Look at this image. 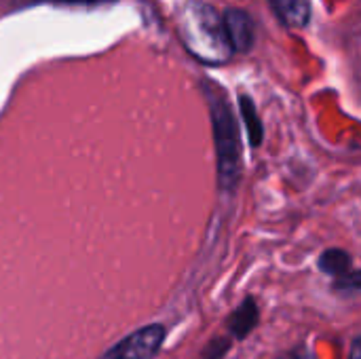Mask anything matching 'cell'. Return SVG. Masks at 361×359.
Wrapping results in <instances>:
<instances>
[{"label": "cell", "instance_id": "1", "mask_svg": "<svg viewBox=\"0 0 361 359\" xmlns=\"http://www.w3.org/2000/svg\"><path fill=\"white\" fill-rule=\"evenodd\" d=\"M205 93L209 97V112L214 121L216 150H218V178L220 186L226 190L235 188L241 176V142L233 110L228 99L218 89L216 83H205Z\"/></svg>", "mask_w": 361, "mask_h": 359}, {"label": "cell", "instance_id": "2", "mask_svg": "<svg viewBox=\"0 0 361 359\" xmlns=\"http://www.w3.org/2000/svg\"><path fill=\"white\" fill-rule=\"evenodd\" d=\"M182 32L188 49L203 61H224L233 51L222 19L203 2H190L184 8Z\"/></svg>", "mask_w": 361, "mask_h": 359}, {"label": "cell", "instance_id": "3", "mask_svg": "<svg viewBox=\"0 0 361 359\" xmlns=\"http://www.w3.org/2000/svg\"><path fill=\"white\" fill-rule=\"evenodd\" d=\"M163 341L165 328L161 324H150L116 343L102 359H154L163 347Z\"/></svg>", "mask_w": 361, "mask_h": 359}, {"label": "cell", "instance_id": "4", "mask_svg": "<svg viewBox=\"0 0 361 359\" xmlns=\"http://www.w3.org/2000/svg\"><path fill=\"white\" fill-rule=\"evenodd\" d=\"M224 32L228 38V44L237 53H247L254 47V21L252 17L241 8H228L222 17Z\"/></svg>", "mask_w": 361, "mask_h": 359}, {"label": "cell", "instance_id": "5", "mask_svg": "<svg viewBox=\"0 0 361 359\" xmlns=\"http://www.w3.org/2000/svg\"><path fill=\"white\" fill-rule=\"evenodd\" d=\"M258 320H260V313H258V307H256V300L254 298H245L243 305H239L233 315L228 317L226 322V328L231 332L233 339H247L250 332L258 326Z\"/></svg>", "mask_w": 361, "mask_h": 359}, {"label": "cell", "instance_id": "6", "mask_svg": "<svg viewBox=\"0 0 361 359\" xmlns=\"http://www.w3.org/2000/svg\"><path fill=\"white\" fill-rule=\"evenodd\" d=\"M271 6L288 28H305L311 19L309 0H271Z\"/></svg>", "mask_w": 361, "mask_h": 359}, {"label": "cell", "instance_id": "7", "mask_svg": "<svg viewBox=\"0 0 361 359\" xmlns=\"http://www.w3.org/2000/svg\"><path fill=\"white\" fill-rule=\"evenodd\" d=\"M319 269H322V273H326V275L341 277V275H345V273H349V271L353 269V260H351V256H349L345 250L334 248V250H326V252L322 254V258H319Z\"/></svg>", "mask_w": 361, "mask_h": 359}, {"label": "cell", "instance_id": "8", "mask_svg": "<svg viewBox=\"0 0 361 359\" xmlns=\"http://www.w3.org/2000/svg\"><path fill=\"white\" fill-rule=\"evenodd\" d=\"M239 104H241V114H243V121H245V127H247V135H250V144L252 146H258L262 142V123L258 118V112H256V106L252 102L250 95H239Z\"/></svg>", "mask_w": 361, "mask_h": 359}, {"label": "cell", "instance_id": "9", "mask_svg": "<svg viewBox=\"0 0 361 359\" xmlns=\"http://www.w3.org/2000/svg\"><path fill=\"white\" fill-rule=\"evenodd\" d=\"M361 288V275L360 271H355V269H351L349 273H345V275H341V277H336V281H334V290L336 292H345V294H357Z\"/></svg>", "mask_w": 361, "mask_h": 359}, {"label": "cell", "instance_id": "10", "mask_svg": "<svg viewBox=\"0 0 361 359\" xmlns=\"http://www.w3.org/2000/svg\"><path fill=\"white\" fill-rule=\"evenodd\" d=\"M231 336H216L214 341H209V345L203 349L201 359H222L228 351H231Z\"/></svg>", "mask_w": 361, "mask_h": 359}, {"label": "cell", "instance_id": "11", "mask_svg": "<svg viewBox=\"0 0 361 359\" xmlns=\"http://www.w3.org/2000/svg\"><path fill=\"white\" fill-rule=\"evenodd\" d=\"M277 359H317V358H315L313 349H309V347H294V349H290V351L281 353Z\"/></svg>", "mask_w": 361, "mask_h": 359}, {"label": "cell", "instance_id": "12", "mask_svg": "<svg viewBox=\"0 0 361 359\" xmlns=\"http://www.w3.org/2000/svg\"><path fill=\"white\" fill-rule=\"evenodd\" d=\"M55 4H80V6H97V4H108L114 0H49Z\"/></svg>", "mask_w": 361, "mask_h": 359}, {"label": "cell", "instance_id": "13", "mask_svg": "<svg viewBox=\"0 0 361 359\" xmlns=\"http://www.w3.org/2000/svg\"><path fill=\"white\" fill-rule=\"evenodd\" d=\"M349 359H361V339L355 336L353 345H351V358Z\"/></svg>", "mask_w": 361, "mask_h": 359}]
</instances>
